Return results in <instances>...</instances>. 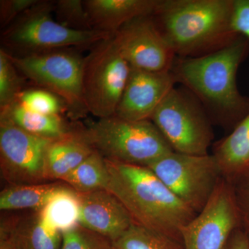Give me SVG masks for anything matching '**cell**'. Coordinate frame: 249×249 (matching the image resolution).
<instances>
[{
	"label": "cell",
	"instance_id": "cell-1",
	"mask_svg": "<svg viewBox=\"0 0 249 249\" xmlns=\"http://www.w3.org/2000/svg\"><path fill=\"white\" fill-rule=\"evenodd\" d=\"M247 51L245 37L239 36L227 47L196 57H175L170 71L201 103L210 119L224 127L237 125L249 107L237 89L236 76Z\"/></svg>",
	"mask_w": 249,
	"mask_h": 249
},
{
	"label": "cell",
	"instance_id": "cell-2",
	"mask_svg": "<svg viewBox=\"0 0 249 249\" xmlns=\"http://www.w3.org/2000/svg\"><path fill=\"white\" fill-rule=\"evenodd\" d=\"M233 9L234 0H159L151 16L177 57L196 58L238 37Z\"/></svg>",
	"mask_w": 249,
	"mask_h": 249
},
{
	"label": "cell",
	"instance_id": "cell-3",
	"mask_svg": "<svg viewBox=\"0 0 249 249\" xmlns=\"http://www.w3.org/2000/svg\"><path fill=\"white\" fill-rule=\"evenodd\" d=\"M106 162V190L124 205L133 222L181 240V228L196 217V213L147 167L108 160Z\"/></svg>",
	"mask_w": 249,
	"mask_h": 249
},
{
	"label": "cell",
	"instance_id": "cell-4",
	"mask_svg": "<svg viewBox=\"0 0 249 249\" xmlns=\"http://www.w3.org/2000/svg\"><path fill=\"white\" fill-rule=\"evenodd\" d=\"M106 160L147 167L173 149L150 120L129 121L116 116L89 121L81 128Z\"/></svg>",
	"mask_w": 249,
	"mask_h": 249
},
{
	"label": "cell",
	"instance_id": "cell-5",
	"mask_svg": "<svg viewBox=\"0 0 249 249\" xmlns=\"http://www.w3.org/2000/svg\"><path fill=\"white\" fill-rule=\"evenodd\" d=\"M53 14V1L39 0L4 29L1 43L9 53L24 55L56 49L91 47L114 36L98 30L69 29L57 22Z\"/></svg>",
	"mask_w": 249,
	"mask_h": 249
},
{
	"label": "cell",
	"instance_id": "cell-6",
	"mask_svg": "<svg viewBox=\"0 0 249 249\" xmlns=\"http://www.w3.org/2000/svg\"><path fill=\"white\" fill-rule=\"evenodd\" d=\"M8 53L24 78L58 96L73 116H81L88 112L83 93L85 57L76 49H56L24 55Z\"/></svg>",
	"mask_w": 249,
	"mask_h": 249
},
{
	"label": "cell",
	"instance_id": "cell-7",
	"mask_svg": "<svg viewBox=\"0 0 249 249\" xmlns=\"http://www.w3.org/2000/svg\"><path fill=\"white\" fill-rule=\"evenodd\" d=\"M150 121L174 152L209 155L214 138L207 113L188 90L174 88L156 109Z\"/></svg>",
	"mask_w": 249,
	"mask_h": 249
},
{
	"label": "cell",
	"instance_id": "cell-8",
	"mask_svg": "<svg viewBox=\"0 0 249 249\" xmlns=\"http://www.w3.org/2000/svg\"><path fill=\"white\" fill-rule=\"evenodd\" d=\"M130 71L114 36L91 47L85 57L83 71V98L88 112L97 119L115 115Z\"/></svg>",
	"mask_w": 249,
	"mask_h": 249
},
{
	"label": "cell",
	"instance_id": "cell-9",
	"mask_svg": "<svg viewBox=\"0 0 249 249\" xmlns=\"http://www.w3.org/2000/svg\"><path fill=\"white\" fill-rule=\"evenodd\" d=\"M147 168L196 214L204 209L224 177L213 155L172 152Z\"/></svg>",
	"mask_w": 249,
	"mask_h": 249
},
{
	"label": "cell",
	"instance_id": "cell-10",
	"mask_svg": "<svg viewBox=\"0 0 249 249\" xmlns=\"http://www.w3.org/2000/svg\"><path fill=\"white\" fill-rule=\"evenodd\" d=\"M243 221L232 183L223 178L204 209L180 231L185 249H224Z\"/></svg>",
	"mask_w": 249,
	"mask_h": 249
},
{
	"label": "cell",
	"instance_id": "cell-11",
	"mask_svg": "<svg viewBox=\"0 0 249 249\" xmlns=\"http://www.w3.org/2000/svg\"><path fill=\"white\" fill-rule=\"evenodd\" d=\"M53 139L26 132L0 118L1 173L11 186L47 183L45 155Z\"/></svg>",
	"mask_w": 249,
	"mask_h": 249
},
{
	"label": "cell",
	"instance_id": "cell-12",
	"mask_svg": "<svg viewBox=\"0 0 249 249\" xmlns=\"http://www.w3.org/2000/svg\"><path fill=\"white\" fill-rule=\"evenodd\" d=\"M114 39L132 68L170 71L176 57L151 16L136 18L124 24L114 34Z\"/></svg>",
	"mask_w": 249,
	"mask_h": 249
},
{
	"label": "cell",
	"instance_id": "cell-13",
	"mask_svg": "<svg viewBox=\"0 0 249 249\" xmlns=\"http://www.w3.org/2000/svg\"><path fill=\"white\" fill-rule=\"evenodd\" d=\"M177 84L172 72L147 71L131 67L115 115L129 121L150 120Z\"/></svg>",
	"mask_w": 249,
	"mask_h": 249
},
{
	"label": "cell",
	"instance_id": "cell-14",
	"mask_svg": "<svg viewBox=\"0 0 249 249\" xmlns=\"http://www.w3.org/2000/svg\"><path fill=\"white\" fill-rule=\"evenodd\" d=\"M79 196L82 227L113 242L133 224L124 205L107 190L79 193Z\"/></svg>",
	"mask_w": 249,
	"mask_h": 249
},
{
	"label": "cell",
	"instance_id": "cell-15",
	"mask_svg": "<svg viewBox=\"0 0 249 249\" xmlns=\"http://www.w3.org/2000/svg\"><path fill=\"white\" fill-rule=\"evenodd\" d=\"M1 242L12 249H61L62 232L44 224L38 211L1 221Z\"/></svg>",
	"mask_w": 249,
	"mask_h": 249
},
{
	"label": "cell",
	"instance_id": "cell-16",
	"mask_svg": "<svg viewBox=\"0 0 249 249\" xmlns=\"http://www.w3.org/2000/svg\"><path fill=\"white\" fill-rule=\"evenodd\" d=\"M95 30L114 35L136 18L151 16L159 0H85Z\"/></svg>",
	"mask_w": 249,
	"mask_h": 249
},
{
	"label": "cell",
	"instance_id": "cell-17",
	"mask_svg": "<svg viewBox=\"0 0 249 249\" xmlns=\"http://www.w3.org/2000/svg\"><path fill=\"white\" fill-rule=\"evenodd\" d=\"M82 129L71 131L54 139L45 155V174L47 181H62L95 151Z\"/></svg>",
	"mask_w": 249,
	"mask_h": 249
},
{
	"label": "cell",
	"instance_id": "cell-18",
	"mask_svg": "<svg viewBox=\"0 0 249 249\" xmlns=\"http://www.w3.org/2000/svg\"><path fill=\"white\" fill-rule=\"evenodd\" d=\"M213 155L229 181L249 168V111L231 133L218 142Z\"/></svg>",
	"mask_w": 249,
	"mask_h": 249
},
{
	"label": "cell",
	"instance_id": "cell-19",
	"mask_svg": "<svg viewBox=\"0 0 249 249\" xmlns=\"http://www.w3.org/2000/svg\"><path fill=\"white\" fill-rule=\"evenodd\" d=\"M0 111V118L7 119L26 132L37 137L57 139L71 130L61 115L36 112L28 109L18 100Z\"/></svg>",
	"mask_w": 249,
	"mask_h": 249
},
{
	"label": "cell",
	"instance_id": "cell-20",
	"mask_svg": "<svg viewBox=\"0 0 249 249\" xmlns=\"http://www.w3.org/2000/svg\"><path fill=\"white\" fill-rule=\"evenodd\" d=\"M38 212L47 227L61 232L70 230L79 224V193L62 183Z\"/></svg>",
	"mask_w": 249,
	"mask_h": 249
},
{
	"label": "cell",
	"instance_id": "cell-21",
	"mask_svg": "<svg viewBox=\"0 0 249 249\" xmlns=\"http://www.w3.org/2000/svg\"><path fill=\"white\" fill-rule=\"evenodd\" d=\"M62 185L55 182L8 187L0 193V210L40 211Z\"/></svg>",
	"mask_w": 249,
	"mask_h": 249
},
{
	"label": "cell",
	"instance_id": "cell-22",
	"mask_svg": "<svg viewBox=\"0 0 249 249\" xmlns=\"http://www.w3.org/2000/svg\"><path fill=\"white\" fill-rule=\"evenodd\" d=\"M108 173L106 160L96 150L62 181L78 193L106 190Z\"/></svg>",
	"mask_w": 249,
	"mask_h": 249
},
{
	"label": "cell",
	"instance_id": "cell-23",
	"mask_svg": "<svg viewBox=\"0 0 249 249\" xmlns=\"http://www.w3.org/2000/svg\"><path fill=\"white\" fill-rule=\"evenodd\" d=\"M112 244L113 249H185L182 241L134 222Z\"/></svg>",
	"mask_w": 249,
	"mask_h": 249
},
{
	"label": "cell",
	"instance_id": "cell-24",
	"mask_svg": "<svg viewBox=\"0 0 249 249\" xmlns=\"http://www.w3.org/2000/svg\"><path fill=\"white\" fill-rule=\"evenodd\" d=\"M24 79L8 52L4 48L0 49V109L17 101L24 89Z\"/></svg>",
	"mask_w": 249,
	"mask_h": 249
},
{
	"label": "cell",
	"instance_id": "cell-25",
	"mask_svg": "<svg viewBox=\"0 0 249 249\" xmlns=\"http://www.w3.org/2000/svg\"><path fill=\"white\" fill-rule=\"evenodd\" d=\"M53 14L57 22L69 29L95 30L83 0L53 1Z\"/></svg>",
	"mask_w": 249,
	"mask_h": 249
},
{
	"label": "cell",
	"instance_id": "cell-26",
	"mask_svg": "<svg viewBox=\"0 0 249 249\" xmlns=\"http://www.w3.org/2000/svg\"><path fill=\"white\" fill-rule=\"evenodd\" d=\"M18 101L31 110L49 115H61L63 109H67L58 96L41 88L24 89Z\"/></svg>",
	"mask_w": 249,
	"mask_h": 249
},
{
	"label": "cell",
	"instance_id": "cell-27",
	"mask_svg": "<svg viewBox=\"0 0 249 249\" xmlns=\"http://www.w3.org/2000/svg\"><path fill=\"white\" fill-rule=\"evenodd\" d=\"M62 235L61 249H113L111 240L80 224Z\"/></svg>",
	"mask_w": 249,
	"mask_h": 249
},
{
	"label": "cell",
	"instance_id": "cell-28",
	"mask_svg": "<svg viewBox=\"0 0 249 249\" xmlns=\"http://www.w3.org/2000/svg\"><path fill=\"white\" fill-rule=\"evenodd\" d=\"M39 0H1L0 25L4 30L22 16L27 10L37 4Z\"/></svg>",
	"mask_w": 249,
	"mask_h": 249
},
{
	"label": "cell",
	"instance_id": "cell-29",
	"mask_svg": "<svg viewBox=\"0 0 249 249\" xmlns=\"http://www.w3.org/2000/svg\"><path fill=\"white\" fill-rule=\"evenodd\" d=\"M229 181L233 188L243 226H249V168Z\"/></svg>",
	"mask_w": 249,
	"mask_h": 249
},
{
	"label": "cell",
	"instance_id": "cell-30",
	"mask_svg": "<svg viewBox=\"0 0 249 249\" xmlns=\"http://www.w3.org/2000/svg\"><path fill=\"white\" fill-rule=\"evenodd\" d=\"M232 24L237 35L249 38V0H234Z\"/></svg>",
	"mask_w": 249,
	"mask_h": 249
},
{
	"label": "cell",
	"instance_id": "cell-31",
	"mask_svg": "<svg viewBox=\"0 0 249 249\" xmlns=\"http://www.w3.org/2000/svg\"><path fill=\"white\" fill-rule=\"evenodd\" d=\"M224 249H249V238L243 227L232 232Z\"/></svg>",
	"mask_w": 249,
	"mask_h": 249
},
{
	"label": "cell",
	"instance_id": "cell-32",
	"mask_svg": "<svg viewBox=\"0 0 249 249\" xmlns=\"http://www.w3.org/2000/svg\"><path fill=\"white\" fill-rule=\"evenodd\" d=\"M244 229H245L246 232H247V235L249 238V226H243Z\"/></svg>",
	"mask_w": 249,
	"mask_h": 249
},
{
	"label": "cell",
	"instance_id": "cell-33",
	"mask_svg": "<svg viewBox=\"0 0 249 249\" xmlns=\"http://www.w3.org/2000/svg\"><path fill=\"white\" fill-rule=\"evenodd\" d=\"M0 249H11L9 247L4 245H0Z\"/></svg>",
	"mask_w": 249,
	"mask_h": 249
},
{
	"label": "cell",
	"instance_id": "cell-34",
	"mask_svg": "<svg viewBox=\"0 0 249 249\" xmlns=\"http://www.w3.org/2000/svg\"><path fill=\"white\" fill-rule=\"evenodd\" d=\"M9 248H10V247H9ZM10 249H11V248H10Z\"/></svg>",
	"mask_w": 249,
	"mask_h": 249
}]
</instances>
